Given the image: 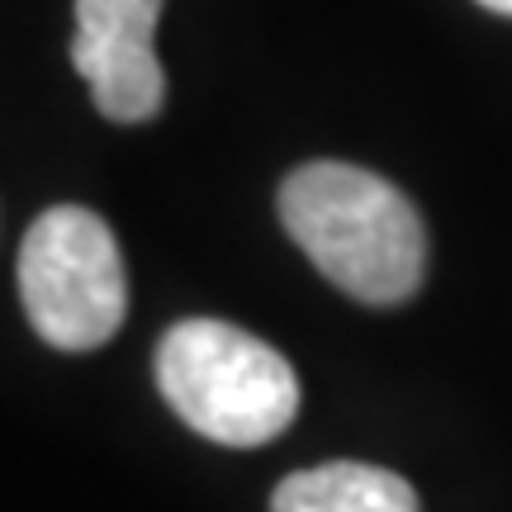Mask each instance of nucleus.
<instances>
[{
    "label": "nucleus",
    "mask_w": 512,
    "mask_h": 512,
    "mask_svg": "<svg viewBox=\"0 0 512 512\" xmlns=\"http://www.w3.org/2000/svg\"><path fill=\"white\" fill-rule=\"evenodd\" d=\"M166 0H76L72 67L95 110L114 124H143L162 110L166 76L152 48Z\"/></svg>",
    "instance_id": "4"
},
{
    "label": "nucleus",
    "mask_w": 512,
    "mask_h": 512,
    "mask_svg": "<svg viewBox=\"0 0 512 512\" xmlns=\"http://www.w3.org/2000/svg\"><path fill=\"white\" fill-rule=\"evenodd\" d=\"M271 512H418V494L394 470L332 460L285 479L271 498Z\"/></svg>",
    "instance_id": "5"
},
{
    "label": "nucleus",
    "mask_w": 512,
    "mask_h": 512,
    "mask_svg": "<svg viewBox=\"0 0 512 512\" xmlns=\"http://www.w3.org/2000/svg\"><path fill=\"white\" fill-rule=\"evenodd\" d=\"M19 299L48 347H105L128 313V275L110 223L81 204L38 214L19 247Z\"/></svg>",
    "instance_id": "3"
},
{
    "label": "nucleus",
    "mask_w": 512,
    "mask_h": 512,
    "mask_svg": "<svg viewBox=\"0 0 512 512\" xmlns=\"http://www.w3.org/2000/svg\"><path fill=\"white\" fill-rule=\"evenodd\" d=\"M162 399L200 437L219 446H261L299 413L290 361L223 318H185L157 347Z\"/></svg>",
    "instance_id": "2"
},
{
    "label": "nucleus",
    "mask_w": 512,
    "mask_h": 512,
    "mask_svg": "<svg viewBox=\"0 0 512 512\" xmlns=\"http://www.w3.org/2000/svg\"><path fill=\"white\" fill-rule=\"evenodd\" d=\"M280 223L337 290L389 309L422 285L427 228L399 185L351 162H309L280 185Z\"/></svg>",
    "instance_id": "1"
},
{
    "label": "nucleus",
    "mask_w": 512,
    "mask_h": 512,
    "mask_svg": "<svg viewBox=\"0 0 512 512\" xmlns=\"http://www.w3.org/2000/svg\"><path fill=\"white\" fill-rule=\"evenodd\" d=\"M484 10H494V15H512V0H475Z\"/></svg>",
    "instance_id": "6"
}]
</instances>
